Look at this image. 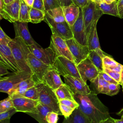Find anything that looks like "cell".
Returning a JSON list of instances; mask_svg holds the SVG:
<instances>
[{"label":"cell","mask_w":123,"mask_h":123,"mask_svg":"<svg viewBox=\"0 0 123 123\" xmlns=\"http://www.w3.org/2000/svg\"><path fill=\"white\" fill-rule=\"evenodd\" d=\"M0 19L3 18L4 19L8 20L10 22L14 23L13 19L9 15V14L3 9H0Z\"/></svg>","instance_id":"46"},{"label":"cell","mask_w":123,"mask_h":123,"mask_svg":"<svg viewBox=\"0 0 123 123\" xmlns=\"http://www.w3.org/2000/svg\"><path fill=\"white\" fill-rule=\"evenodd\" d=\"M60 109L62 113V115L66 118L69 117L74 111L75 109L71 108L65 105L59 103Z\"/></svg>","instance_id":"37"},{"label":"cell","mask_w":123,"mask_h":123,"mask_svg":"<svg viewBox=\"0 0 123 123\" xmlns=\"http://www.w3.org/2000/svg\"><path fill=\"white\" fill-rule=\"evenodd\" d=\"M71 28L73 34V38L80 44L87 45V35L83 20L82 9L80 8L79 16Z\"/></svg>","instance_id":"15"},{"label":"cell","mask_w":123,"mask_h":123,"mask_svg":"<svg viewBox=\"0 0 123 123\" xmlns=\"http://www.w3.org/2000/svg\"><path fill=\"white\" fill-rule=\"evenodd\" d=\"M10 96L12 98L14 107L17 112L26 113L37 112V105L39 103L38 100H34L16 95Z\"/></svg>","instance_id":"8"},{"label":"cell","mask_w":123,"mask_h":123,"mask_svg":"<svg viewBox=\"0 0 123 123\" xmlns=\"http://www.w3.org/2000/svg\"><path fill=\"white\" fill-rule=\"evenodd\" d=\"M66 22L70 26L74 25L78 18L80 12V8L73 3L70 5L62 7Z\"/></svg>","instance_id":"22"},{"label":"cell","mask_w":123,"mask_h":123,"mask_svg":"<svg viewBox=\"0 0 123 123\" xmlns=\"http://www.w3.org/2000/svg\"><path fill=\"white\" fill-rule=\"evenodd\" d=\"M103 68H110L117 65L119 63L115 61L109 55H106L102 58Z\"/></svg>","instance_id":"34"},{"label":"cell","mask_w":123,"mask_h":123,"mask_svg":"<svg viewBox=\"0 0 123 123\" xmlns=\"http://www.w3.org/2000/svg\"><path fill=\"white\" fill-rule=\"evenodd\" d=\"M65 83L71 89L74 94L87 95L91 93V91L86 83L77 78L67 75L63 76Z\"/></svg>","instance_id":"16"},{"label":"cell","mask_w":123,"mask_h":123,"mask_svg":"<svg viewBox=\"0 0 123 123\" xmlns=\"http://www.w3.org/2000/svg\"><path fill=\"white\" fill-rule=\"evenodd\" d=\"M104 78V80H105L107 82H108L109 83H113V84H119L117 83L116 81H115L113 79H112L108 74L105 73L104 71L99 72V73Z\"/></svg>","instance_id":"45"},{"label":"cell","mask_w":123,"mask_h":123,"mask_svg":"<svg viewBox=\"0 0 123 123\" xmlns=\"http://www.w3.org/2000/svg\"><path fill=\"white\" fill-rule=\"evenodd\" d=\"M54 91L59 101L65 99L74 100V93L65 83L59 87L54 90Z\"/></svg>","instance_id":"26"},{"label":"cell","mask_w":123,"mask_h":123,"mask_svg":"<svg viewBox=\"0 0 123 123\" xmlns=\"http://www.w3.org/2000/svg\"><path fill=\"white\" fill-rule=\"evenodd\" d=\"M37 80L34 76L24 80L17 84L8 93L9 96H12L13 95H21L24 93L29 88L36 85V84L38 82Z\"/></svg>","instance_id":"20"},{"label":"cell","mask_w":123,"mask_h":123,"mask_svg":"<svg viewBox=\"0 0 123 123\" xmlns=\"http://www.w3.org/2000/svg\"><path fill=\"white\" fill-rule=\"evenodd\" d=\"M65 42L76 65L88 58L90 50L87 45L80 44L74 38L65 40Z\"/></svg>","instance_id":"9"},{"label":"cell","mask_w":123,"mask_h":123,"mask_svg":"<svg viewBox=\"0 0 123 123\" xmlns=\"http://www.w3.org/2000/svg\"><path fill=\"white\" fill-rule=\"evenodd\" d=\"M114 119V121L115 123H123V113L121 115V119Z\"/></svg>","instance_id":"53"},{"label":"cell","mask_w":123,"mask_h":123,"mask_svg":"<svg viewBox=\"0 0 123 123\" xmlns=\"http://www.w3.org/2000/svg\"><path fill=\"white\" fill-rule=\"evenodd\" d=\"M117 1L119 17L122 19L123 18V0H118Z\"/></svg>","instance_id":"47"},{"label":"cell","mask_w":123,"mask_h":123,"mask_svg":"<svg viewBox=\"0 0 123 123\" xmlns=\"http://www.w3.org/2000/svg\"><path fill=\"white\" fill-rule=\"evenodd\" d=\"M98 5L103 14H107L119 17L117 0L109 4L103 2L98 4Z\"/></svg>","instance_id":"27"},{"label":"cell","mask_w":123,"mask_h":123,"mask_svg":"<svg viewBox=\"0 0 123 123\" xmlns=\"http://www.w3.org/2000/svg\"><path fill=\"white\" fill-rule=\"evenodd\" d=\"M37 84L39 88V102L57 112L59 115H62L60 109L59 101L54 90L42 82H38Z\"/></svg>","instance_id":"3"},{"label":"cell","mask_w":123,"mask_h":123,"mask_svg":"<svg viewBox=\"0 0 123 123\" xmlns=\"http://www.w3.org/2000/svg\"><path fill=\"white\" fill-rule=\"evenodd\" d=\"M88 58H89L92 63L97 67L99 72L103 71L102 58L95 50H90Z\"/></svg>","instance_id":"31"},{"label":"cell","mask_w":123,"mask_h":123,"mask_svg":"<svg viewBox=\"0 0 123 123\" xmlns=\"http://www.w3.org/2000/svg\"><path fill=\"white\" fill-rule=\"evenodd\" d=\"M103 71L108 74L112 79H113L115 81H116L117 83H119L120 80V76L121 73L116 72L111 69L104 68H103Z\"/></svg>","instance_id":"40"},{"label":"cell","mask_w":123,"mask_h":123,"mask_svg":"<svg viewBox=\"0 0 123 123\" xmlns=\"http://www.w3.org/2000/svg\"><path fill=\"white\" fill-rule=\"evenodd\" d=\"M0 123H10V119H6L0 121Z\"/></svg>","instance_id":"54"},{"label":"cell","mask_w":123,"mask_h":123,"mask_svg":"<svg viewBox=\"0 0 123 123\" xmlns=\"http://www.w3.org/2000/svg\"><path fill=\"white\" fill-rule=\"evenodd\" d=\"M46 11L61 6L57 0H44Z\"/></svg>","instance_id":"39"},{"label":"cell","mask_w":123,"mask_h":123,"mask_svg":"<svg viewBox=\"0 0 123 123\" xmlns=\"http://www.w3.org/2000/svg\"></svg>","instance_id":"59"},{"label":"cell","mask_w":123,"mask_h":123,"mask_svg":"<svg viewBox=\"0 0 123 123\" xmlns=\"http://www.w3.org/2000/svg\"><path fill=\"white\" fill-rule=\"evenodd\" d=\"M24 2L29 7H32L34 0H23Z\"/></svg>","instance_id":"51"},{"label":"cell","mask_w":123,"mask_h":123,"mask_svg":"<svg viewBox=\"0 0 123 123\" xmlns=\"http://www.w3.org/2000/svg\"><path fill=\"white\" fill-rule=\"evenodd\" d=\"M99 123H115L113 118L110 117L108 119L100 122Z\"/></svg>","instance_id":"50"},{"label":"cell","mask_w":123,"mask_h":123,"mask_svg":"<svg viewBox=\"0 0 123 123\" xmlns=\"http://www.w3.org/2000/svg\"><path fill=\"white\" fill-rule=\"evenodd\" d=\"M60 74L54 67L49 70L43 78L42 82L55 90L64 84L62 81Z\"/></svg>","instance_id":"19"},{"label":"cell","mask_w":123,"mask_h":123,"mask_svg":"<svg viewBox=\"0 0 123 123\" xmlns=\"http://www.w3.org/2000/svg\"><path fill=\"white\" fill-rule=\"evenodd\" d=\"M17 111L14 107L11 109L10 110L0 113V121L6 119H10L11 117Z\"/></svg>","instance_id":"42"},{"label":"cell","mask_w":123,"mask_h":123,"mask_svg":"<svg viewBox=\"0 0 123 123\" xmlns=\"http://www.w3.org/2000/svg\"><path fill=\"white\" fill-rule=\"evenodd\" d=\"M45 12L40 10L31 8L30 11V22L37 24L44 20Z\"/></svg>","instance_id":"30"},{"label":"cell","mask_w":123,"mask_h":123,"mask_svg":"<svg viewBox=\"0 0 123 123\" xmlns=\"http://www.w3.org/2000/svg\"><path fill=\"white\" fill-rule=\"evenodd\" d=\"M98 21L95 22L92 25L87 37V46L90 50H95L98 54L103 58L105 56L108 55L101 49L97 31V24Z\"/></svg>","instance_id":"18"},{"label":"cell","mask_w":123,"mask_h":123,"mask_svg":"<svg viewBox=\"0 0 123 123\" xmlns=\"http://www.w3.org/2000/svg\"><path fill=\"white\" fill-rule=\"evenodd\" d=\"M59 114L54 111H50L46 115V120L48 123H57L58 120Z\"/></svg>","instance_id":"38"},{"label":"cell","mask_w":123,"mask_h":123,"mask_svg":"<svg viewBox=\"0 0 123 123\" xmlns=\"http://www.w3.org/2000/svg\"><path fill=\"white\" fill-rule=\"evenodd\" d=\"M13 55L22 71L27 72L31 75L34 74L28 62V54L31 52L28 46L20 37H15L9 43Z\"/></svg>","instance_id":"2"},{"label":"cell","mask_w":123,"mask_h":123,"mask_svg":"<svg viewBox=\"0 0 123 123\" xmlns=\"http://www.w3.org/2000/svg\"><path fill=\"white\" fill-rule=\"evenodd\" d=\"M32 8L46 12L44 0H34Z\"/></svg>","instance_id":"43"},{"label":"cell","mask_w":123,"mask_h":123,"mask_svg":"<svg viewBox=\"0 0 123 123\" xmlns=\"http://www.w3.org/2000/svg\"><path fill=\"white\" fill-rule=\"evenodd\" d=\"M9 74L10 73L8 71V69L1 64H0V75L1 76L3 75H7Z\"/></svg>","instance_id":"49"},{"label":"cell","mask_w":123,"mask_h":123,"mask_svg":"<svg viewBox=\"0 0 123 123\" xmlns=\"http://www.w3.org/2000/svg\"><path fill=\"white\" fill-rule=\"evenodd\" d=\"M62 123H91V122L78 107L69 117H64Z\"/></svg>","instance_id":"23"},{"label":"cell","mask_w":123,"mask_h":123,"mask_svg":"<svg viewBox=\"0 0 123 123\" xmlns=\"http://www.w3.org/2000/svg\"><path fill=\"white\" fill-rule=\"evenodd\" d=\"M45 13L56 22L61 23L65 21L63 9L62 6L49 10L46 11Z\"/></svg>","instance_id":"28"},{"label":"cell","mask_w":123,"mask_h":123,"mask_svg":"<svg viewBox=\"0 0 123 123\" xmlns=\"http://www.w3.org/2000/svg\"><path fill=\"white\" fill-rule=\"evenodd\" d=\"M120 84L110 83L108 86V95L114 96L116 95L120 90Z\"/></svg>","instance_id":"35"},{"label":"cell","mask_w":123,"mask_h":123,"mask_svg":"<svg viewBox=\"0 0 123 123\" xmlns=\"http://www.w3.org/2000/svg\"><path fill=\"white\" fill-rule=\"evenodd\" d=\"M122 87H123V86H122ZM123 113V108L122 109V110H121L119 112H118L117 114L118 115L121 116Z\"/></svg>","instance_id":"58"},{"label":"cell","mask_w":123,"mask_h":123,"mask_svg":"<svg viewBox=\"0 0 123 123\" xmlns=\"http://www.w3.org/2000/svg\"><path fill=\"white\" fill-rule=\"evenodd\" d=\"M28 47L30 52L35 57L47 65H53L57 56L50 47L49 46L46 49L35 45L28 46Z\"/></svg>","instance_id":"11"},{"label":"cell","mask_w":123,"mask_h":123,"mask_svg":"<svg viewBox=\"0 0 123 123\" xmlns=\"http://www.w3.org/2000/svg\"><path fill=\"white\" fill-rule=\"evenodd\" d=\"M44 21L49 26L52 34L59 36L65 40L73 38L71 26L66 21L61 23L56 22L46 13Z\"/></svg>","instance_id":"7"},{"label":"cell","mask_w":123,"mask_h":123,"mask_svg":"<svg viewBox=\"0 0 123 123\" xmlns=\"http://www.w3.org/2000/svg\"><path fill=\"white\" fill-rule=\"evenodd\" d=\"M33 75L24 72H13L6 76L0 78V91L6 93L8 92L22 81L32 77Z\"/></svg>","instance_id":"6"},{"label":"cell","mask_w":123,"mask_h":123,"mask_svg":"<svg viewBox=\"0 0 123 123\" xmlns=\"http://www.w3.org/2000/svg\"></svg>","instance_id":"60"},{"label":"cell","mask_w":123,"mask_h":123,"mask_svg":"<svg viewBox=\"0 0 123 123\" xmlns=\"http://www.w3.org/2000/svg\"><path fill=\"white\" fill-rule=\"evenodd\" d=\"M49 47L53 49L57 57L63 56L74 62V58L69 50L65 40L62 38L54 34H52Z\"/></svg>","instance_id":"14"},{"label":"cell","mask_w":123,"mask_h":123,"mask_svg":"<svg viewBox=\"0 0 123 123\" xmlns=\"http://www.w3.org/2000/svg\"><path fill=\"white\" fill-rule=\"evenodd\" d=\"M73 3L78 7L83 9L85 7L89 2L90 1L89 0H72Z\"/></svg>","instance_id":"44"},{"label":"cell","mask_w":123,"mask_h":123,"mask_svg":"<svg viewBox=\"0 0 123 123\" xmlns=\"http://www.w3.org/2000/svg\"><path fill=\"white\" fill-rule=\"evenodd\" d=\"M62 7L69 6L73 4L72 0H57Z\"/></svg>","instance_id":"48"},{"label":"cell","mask_w":123,"mask_h":123,"mask_svg":"<svg viewBox=\"0 0 123 123\" xmlns=\"http://www.w3.org/2000/svg\"><path fill=\"white\" fill-rule=\"evenodd\" d=\"M0 64L13 72L22 71L8 45L0 44Z\"/></svg>","instance_id":"12"},{"label":"cell","mask_w":123,"mask_h":123,"mask_svg":"<svg viewBox=\"0 0 123 123\" xmlns=\"http://www.w3.org/2000/svg\"><path fill=\"white\" fill-rule=\"evenodd\" d=\"M37 83L36 85L28 89L24 93L21 95H19L34 100H38L39 95V88Z\"/></svg>","instance_id":"32"},{"label":"cell","mask_w":123,"mask_h":123,"mask_svg":"<svg viewBox=\"0 0 123 123\" xmlns=\"http://www.w3.org/2000/svg\"><path fill=\"white\" fill-rule=\"evenodd\" d=\"M12 38H10L0 27V44L5 45H8Z\"/></svg>","instance_id":"36"},{"label":"cell","mask_w":123,"mask_h":123,"mask_svg":"<svg viewBox=\"0 0 123 123\" xmlns=\"http://www.w3.org/2000/svg\"><path fill=\"white\" fill-rule=\"evenodd\" d=\"M20 6L21 0H14L9 4H4L2 9L15 22L19 20Z\"/></svg>","instance_id":"24"},{"label":"cell","mask_w":123,"mask_h":123,"mask_svg":"<svg viewBox=\"0 0 123 123\" xmlns=\"http://www.w3.org/2000/svg\"><path fill=\"white\" fill-rule=\"evenodd\" d=\"M122 86H123V67L121 72V76H120V80L119 83Z\"/></svg>","instance_id":"52"},{"label":"cell","mask_w":123,"mask_h":123,"mask_svg":"<svg viewBox=\"0 0 123 123\" xmlns=\"http://www.w3.org/2000/svg\"><path fill=\"white\" fill-rule=\"evenodd\" d=\"M3 0V2L5 4H9V3L12 2L14 0Z\"/></svg>","instance_id":"55"},{"label":"cell","mask_w":123,"mask_h":123,"mask_svg":"<svg viewBox=\"0 0 123 123\" xmlns=\"http://www.w3.org/2000/svg\"><path fill=\"white\" fill-rule=\"evenodd\" d=\"M31 9V7L28 6L23 0H21L19 22H30V11Z\"/></svg>","instance_id":"29"},{"label":"cell","mask_w":123,"mask_h":123,"mask_svg":"<svg viewBox=\"0 0 123 123\" xmlns=\"http://www.w3.org/2000/svg\"><path fill=\"white\" fill-rule=\"evenodd\" d=\"M52 111L49 107L39 102L37 105V113L29 112L27 114L36 120L39 123H48L46 120V115L49 112Z\"/></svg>","instance_id":"25"},{"label":"cell","mask_w":123,"mask_h":123,"mask_svg":"<svg viewBox=\"0 0 123 123\" xmlns=\"http://www.w3.org/2000/svg\"><path fill=\"white\" fill-rule=\"evenodd\" d=\"M59 103L65 105L71 108L74 109H75L77 107H79V104L74 100L69 99H62L59 101Z\"/></svg>","instance_id":"41"},{"label":"cell","mask_w":123,"mask_h":123,"mask_svg":"<svg viewBox=\"0 0 123 123\" xmlns=\"http://www.w3.org/2000/svg\"><path fill=\"white\" fill-rule=\"evenodd\" d=\"M109 83L107 82L99 74L98 77L93 81L90 82V86L92 88L91 92L96 94L102 93L108 95Z\"/></svg>","instance_id":"21"},{"label":"cell","mask_w":123,"mask_h":123,"mask_svg":"<svg viewBox=\"0 0 123 123\" xmlns=\"http://www.w3.org/2000/svg\"><path fill=\"white\" fill-rule=\"evenodd\" d=\"M92 1L95 2L96 3L99 4V3H101L103 2H104V0H92Z\"/></svg>","instance_id":"56"},{"label":"cell","mask_w":123,"mask_h":123,"mask_svg":"<svg viewBox=\"0 0 123 123\" xmlns=\"http://www.w3.org/2000/svg\"><path fill=\"white\" fill-rule=\"evenodd\" d=\"M79 74L83 81L86 83L87 80L93 81L99 74V72L92 62L87 58L77 65Z\"/></svg>","instance_id":"10"},{"label":"cell","mask_w":123,"mask_h":123,"mask_svg":"<svg viewBox=\"0 0 123 123\" xmlns=\"http://www.w3.org/2000/svg\"><path fill=\"white\" fill-rule=\"evenodd\" d=\"M14 107L12 98L9 96L0 102V113L6 111Z\"/></svg>","instance_id":"33"},{"label":"cell","mask_w":123,"mask_h":123,"mask_svg":"<svg viewBox=\"0 0 123 123\" xmlns=\"http://www.w3.org/2000/svg\"><path fill=\"white\" fill-rule=\"evenodd\" d=\"M52 66L61 75L74 76L83 81L78 72L77 65L74 61L63 56H58L56 57Z\"/></svg>","instance_id":"4"},{"label":"cell","mask_w":123,"mask_h":123,"mask_svg":"<svg viewBox=\"0 0 123 123\" xmlns=\"http://www.w3.org/2000/svg\"><path fill=\"white\" fill-rule=\"evenodd\" d=\"M82 12L83 20L88 37L94 23L98 21L103 13L99 8L98 4L92 0H90L87 5L82 9Z\"/></svg>","instance_id":"5"},{"label":"cell","mask_w":123,"mask_h":123,"mask_svg":"<svg viewBox=\"0 0 123 123\" xmlns=\"http://www.w3.org/2000/svg\"><path fill=\"white\" fill-rule=\"evenodd\" d=\"M115 0H104V2H105L109 4V3H112V2H113V1H115Z\"/></svg>","instance_id":"57"},{"label":"cell","mask_w":123,"mask_h":123,"mask_svg":"<svg viewBox=\"0 0 123 123\" xmlns=\"http://www.w3.org/2000/svg\"><path fill=\"white\" fill-rule=\"evenodd\" d=\"M28 62L34 77L39 82H42L46 74L53 67V66L47 65L37 59L31 52L28 54Z\"/></svg>","instance_id":"13"},{"label":"cell","mask_w":123,"mask_h":123,"mask_svg":"<svg viewBox=\"0 0 123 123\" xmlns=\"http://www.w3.org/2000/svg\"><path fill=\"white\" fill-rule=\"evenodd\" d=\"M15 37L21 38L27 46L35 45L41 47L32 37L29 33L27 23L19 21L13 23Z\"/></svg>","instance_id":"17"},{"label":"cell","mask_w":123,"mask_h":123,"mask_svg":"<svg viewBox=\"0 0 123 123\" xmlns=\"http://www.w3.org/2000/svg\"><path fill=\"white\" fill-rule=\"evenodd\" d=\"M74 98L91 123H99L111 117L108 108L99 100L97 94L92 92L87 95L74 94Z\"/></svg>","instance_id":"1"}]
</instances>
